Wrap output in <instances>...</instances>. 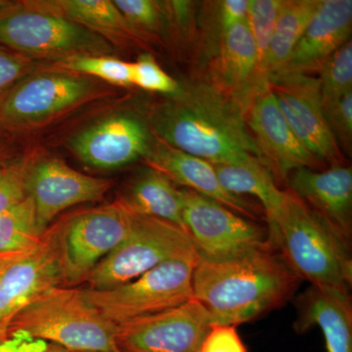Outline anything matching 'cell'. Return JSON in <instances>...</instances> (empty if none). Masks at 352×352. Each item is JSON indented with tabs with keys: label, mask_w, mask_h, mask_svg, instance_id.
Masks as SVG:
<instances>
[{
	"label": "cell",
	"mask_w": 352,
	"mask_h": 352,
	"mask_svg": "<svg viewBox=\"0 0 352 352\" xmlns=\"http://www.w3.org/2000/svg\"><path fill=\"white\" fill-rule=\"evenodd\" d=\"M170 96L153 115V126L164 143L212 164H263L247 129V109L239 101L206 82L180 85Z\"/></svg>",
	"instance_id": "6da1fadb"
},
{
	"label": "cell",
	"mask_w": 352,
	"mask_h": 352,
	"mask_svg": "<svg viewBox=\"0 0 352 352\" xmlns=\"http://www.w3.org/2000/svg\"><path fill=\"white\" fill-rule=\"evenodd\" d=\"M302 280L276 250L270 248L226 261L199 258L193 272V298L212 324L238 326L281 307Z\"/></svg>",
	"instance_id": "7a4b0ae2"
},
{
	"label": "cell",
	"mask_w": 352,
	"mask_h": 352,
	"mask_svg": "<svg viewBox=\"0 0 352 352\" xmlns=\"http://www.w3.org/2000/svg\"><path fill=\"white\" fill-rule=\"evenodd\" d=\"M267 224L268 243L302 281L351 291V243L291 190Z\"/></svg>",
	"instance_id": "3957f363"
},
{
	"label": "cell",
	"mask_w": 352,
	"mask_h": 352,
	"mask_svg": "<svg viewBox=\"0 0 352 352\" xmlns=\"http://www.w3.org/2000/svg\"><path fill=\"white\" fill-rule=\"evenodd\" d=\"M118 326L89 305L82 289H46L16 315L7 338L41 340L72 352L113 351Z\"/></svg>",
	"instance_id": "277c9868"
},
{
	"label": "cell",
	"mask_w": 352,
	"mask_h": 352,
	"mask_svg": "<svg viewBox=\"0 0 352 352\" xmlns=\"http://www.w3.org/2000/svg\"><path fill=\"white\" fill-rule=\"evenodd\" d=\"M0 45L56 63L112 51L110 41L67 18L54 1H8L0 8Z\"/></svg>",
	"instance_id": "5b68a950"
},
{
	"label": "cell",
	"mask_w": 352,
	"mask_h": 352,
	"mask_svg": "<svg viewBox=\"0 0 352 352\" xmlns=\"http://www.w3.org/2000/svg\"><path fill=\"white\" fill-rule=\"evenodd\" d=\"M135 212L120 199L112 204L78 210L48 228L57 254L63 286L85 283L90 273L122 242Z\"/></svg>",
	"instance_id": "8992f818"
},
{
	"label": "cell",
	"mask_w": 352,
	"mask_h": 352,
	"mask_svg": "<svg viewBox=\"0 0 352 352\" xmlns=\"http://www.w3.org/2000/svg\"><path fill=\"white\" fill-rule=\"evenodd\" d=\"M198 252L188 234L166 220L135 212L131 232L87 277V289L116 288L160 264L176 259L198 261Z\"/></svg>",
	"instance_id": "52a82bcc"
},
{
	"label": "cell",
	"mask_w": 352,
	"mask_h": 352,
	"mask_svg": "<svg viewBox=\"0 0 352 352\" xmlns=\"http://www.w3.org/2000/svg\"><path fill=\"white\" fill-rule=\"evenodd\" d=\"M198 261H166L116 288L82 289L87 302L120 326L168 311L193 298V272Z\"/></svg>",
	"instance_id": "ba28073f"
},
{
	"label": "cell",
	"mask_w": 352,
	"mask_h": 352,
	"mask_svg": "<svg viewBox=\"0 0 352 352\" xmlns=\"http://www.w3.org/2000/svg\"><path fill=\"white\" fill-rule=\"evenodd\" d=\"M182 195L183 222L200 258L232 261L272 248L267 230L252 220L192 190Z\"/></svg>",
	"instance_id": "9c48e42d"
},
{
	"label": "cell",
	"mask_w": 352,
	"mask_h": 352,
	"mask_svg": "<svg viewBox=\"0 0 352 352\" xmlns=\"http://www.w3.org/2000/svg\"><path fill=\"white\" fill-rule=\"evenodd\" d=\"M89 76L71 72L30 76L18 83L0 104V127L10 131L56 117L94 96Z\"/></svg>",
	"instance_id": "30bf717a"
},
{
	"label": "cell",
	"mask_w": 352,
	"mask_h": 352,
	"mask_svg": "<svg viewBox=\"0 0 352 352\" xmlns=\"http://www.w3.org/2000/svg\"><path fill=\"white\" fill-rule=\"evenodd\" d=\"M212 325L195 298L180 307L118 326L117 346L124 352H200Z\"/></svg>",
	"instance_id": "8fae6325"
},
{
	"label": "cell",
	"mask_w": 352,
	"mask_h": 352,
	"mask_svg": "<svg viewBox=\"0 0 352 352\" xmlns=\"http://www.w3.org/2000/svg\"><path fill=\"white\" fill-rule=\"evenodd\" d=\"M268 85L287 124L317 162L340 164V151L324 117L319 78L302 74L273 76Z\"/></svg>",
	"instance_id": "7c38bea8"
},
{
	"label": "cell",
	"mask_w": 352,
	"mask_h": 352,
	"mask_svg": "<svg viewBox=\"0 0 352 352\" xmlns=\"http://www.w3.org/2000/svg\"><path fill=\"white\" fill-rule=\"evenodd\" d=\"M113 185L112 179L85 175L61 160H43L28 168L27 193L34 201L38 235L43 237L60 212L101 201Z\"/></svg>",
	"instance_id": "4fadbf2b"
},
{
	"label": "cell",
	"mask_w": 352,
	"mask_h": 352,
	"mask_svg": "<svg viewBox=\"0 0 352 352\" xmlns=\"http://www.w3.org/2000/svg\"><path fill=\"white\" fill-rule=\"evenodd\" d=\"M57 286H63V277L45 232L36 248L13 256L0 270V340H7L9 326L23 308Z\"/></svg>",
	"instance_id": "5bb4252c"
},
{
	"label": "cell",
	"mask_w": 352,
	"mask_h": 352,
	"mask_svg": "<svg viewBox=\"0 0 352 352\" xmlns=\"http://www.w3.org/2000/svg\"><path fill=\"white\" fill-rule=\"evenodd\" d=\"M248 109V126L254 134L264 166L275 180L288 182L293 171L316 166V159L289 129L270 85L254 95Z\"/></svg>",
	"instance_id": "9a60e30c"
},
{
	"label": "cell",
	"mask_w": 352,
	"mask_h": 352,
	"mask_svg": "<svg viewBox=\"0 0 352 352\" xmlns=\"http://www.w3.org/2000/svg\"><path fill=\"white\" fill-rule=\"evenodd\" d=\"M151 138L144 124L129 116H116L80 132L69 142L76 157L94 168L112 170L149 154Z\"/></svg>",
	"instance_id": "2e32d148"
},
{
	"label": "cell",
	"mask_w": 352,
	"mask_h": 352,
	"mask_svg": "<svg viewBox=\"0 0 352 352\" xmlns=\"http://www.w3.org/2000/svg\"><path fill=\"white\" fill-rule=\"evenodd\" d=\"M351 0H322L288 61L273 76L320 72L333 53L351 41Z\"/></svg>",
	"instance_id": "e0dca14e"
},
{
	"label": "cell",
	"mask_w": 352,
	"mask_h": 352,
	"mask_svg": "<svg viewBox=\"0 0 352 352\" xmlns=\"http://www.w3.org/2000/svg\"><path fill=\"white\" fill-rule=\"evenodd\" d=\"M289 189L347 241L352 234V170L340 164L324 171L298 168L289 175Z\"/></svg>",
	"instance_id": "ac0fdd59"
},
{
	"label": "cell",
	"mask_w": 352,
	"mask_h": 352,
	"mask_svg": "<svg viewBox=\"0 0 352 352\" xmlns=\"http://www.w3.org/2000/svg\"><path fill=\"white\" fill-rule=\"evenodd\" d=\"M145 159L149 168L164 173L173 183L219 201L243 217L256 219V206L245 197L233 195L222 188L214 164L208 161L175 149L161 139L152 143Z\"/></svg>",
	"instance_id": "d6986e66"
},
{
	"label": "cell",
	"mask_w": 352,
	"mask_h": 352,
	"mask_svg": "<svg viewBox=\"0 0 352 352\" xmlns=\"http://www.w3.org/2000/svg\"><path fill=\"white\" fill-rule=\"evenodd\" d=\"M294 329L305 333L320 329L327 352H352V302L349 292L309 287L296 298Z\"/></svg>",
	"instance_id": "ffe728a7"
},
{
	"label": "cell",
	"mask_w": 352,
	"mask_h": 352,
	"mask_svg": "<svg viewBox=\"0 0 352 352\" xmlns=\"http://www.w3.org/2000/svg\"><path fill=\"white\" fill-rule=\"evenodd\" d=\"M217 87L245 109L266 85L259 72L258 50L248 20L223 32L217 67Z\"/></svg>",
	"instance_id": "44dd1931"
},
{
	"label": "cell",
	"mask_w": 352,
	"mask_h": 352,
	"mask_svg": "<svg viewBox=\"0 0 352 352\" xmlns=\"http://www.w3.org/2000/svg\"><path fill=\"white\" fill-rule=\"evenodd\" d=\"M120 200L136 214L166 220L186 232L182 189L154 168H149L139 175Z\"/></svg>",
	"instance_id": "7402d4cb"
},
{
	"label": "cell",
	"mask_w": 352,
	"mask_h": 352,
	"mask_svg": "<svg viewBox=\"0 0 352 352\" xmlns=\"http://www.w3.org/2000/svg\"><path fill=\"white\" fill-rule=\"evenodd\" d=\"M220 185L233 195L256 197L265 212L266 220L274 219L283 204L285 191L278 188L276 180L261 162L235 166L214 164Z\"/></svg>",
	"instance_id": "603a6c76"
},
{
	"label": "cell",
	"mask_w": 352,
	"mask_h": 352,
	"mask_svg": "<svg viewBox=\"0 0 352 352\" xmlns=\"http://www.w3.org/2000/svg\"><path fill=\"white\" fill-rule=\"evenodd\" d=\"M322 0H286L278 18L268 50L263 76L265 83L276 75L291 56L296 44L320 7Z\"/></svg>",
	"instance_id": "cb8c5ba5"
},
{
	"label": "cell",
	"mask_w": 352,
	"mask_h": 352,
	"mask_svg": "<svg viewBox=\"0 0 352 352\" xmlns=\"http://www.w3.org/2000/svg\"><path fill=\"white\" fill-rule=\"evenodd\" d=\"M54 3L69 20L107 41H127L136 36L135 30L110 0H58Z\"/></svg>",
	"instance_id": "d4e9b609"
},
{
	"label": "cell",
	"mask_w": 352,
	"mask_h": 352,
	"mask_svg": "<svg viewBox=\"0 0 352 352\" xmlns=\"http://www.w3.org/2000/svg\"><path fill=\"white\" fill-rule=\"evenodd\" d=\"M41 238L31 197L0 214V254H24L36 248Z\"/></svg>",
	"instance_id": "484cf974"
},
{
	"label": "cell",
	"mask_w": 352,
	"mask_h": 352,
	"mask_svg": "<svg viewBox=\"0 0 352 352\" xmlns=\"http://www.w3.org/2000/svg\"><path fill=\"white\" fill-rule=\"evenodd\" d=\"M55 65L62 71L95 76L119 87L132 85L131 63L107 55L71 57Z\"/></svg>",
	"instance_id": "4316f807"
},
{
	"label": "cell",
	"mask_w": 352,
	"mask_h": 352,
	"mask_svg": "<svg viewBox=\"0 0 352 352\" xmlns=\"http://www.w3.org/2000/svg\"><path fill=\"white\" fill-rule=\"evenodd\" d=\"M319 73L322 106L332 103L352 91L351 41L336 51Z\"/></svg>",
	"instance_id": "83f0119b"
},
{
	"label": "cell",
	"mask_w": 352,
	"mask_h": 352,
	"mask_svg": "<svg viewBox=\"0 0 352 352\" xmlns=\"http://www.w3.org/2000/svg\"><path fill=\"white\" fill-rule=\"evenodd\" d=\"M286 0H251L248 23L258 50L259 72L264 85L263 72L266 56L278 18L283 10Z\"/></svg>",
	"instance_id": "f1b7e54d"
},
{
	"label": "cell",
	"mask_w": 352,
	"mask_h": 352,
	"mask_svg": "<svg viewBox=\"0 0 352 352\" xmlns=\"http://www.w3.org/2000/svg\"><path fill=\"white\" fill-rule=\"evenodd\" d=\"M132 85L159 94L173 95L180 85L168 76L155 61L151 55L144 54L131 63Z\"/></svg>",
	"instance_id": "f546056e"
},
{
	"label": "cell",
	"mask_w": 352,
	"mask_h": 352,
	"mask_svg": "<svg viewBox=\"0 0 352 352\" xmlns=\"http://www.w3.org/2000/svg\"><path fill=\"white\" fill-rule=\"evenodd\" d=\"M34 68L30 58L0 45V104L18 83L32 75Z\"/></svg>",
	"instance_id": "4dcf8cb0"
},
{
	"label": "cell",
	"mask_w": 352,
	"mask_h": 352,
	"mask_svg": "<svg viewBox=\"0 0 352 352\" xmlns=\"http://www.w3.org/2000/svg\"><path fill=\"white\" fill-rule=\"evenodd\" d=\"M324 117L331 133L346 150L351 149L352 139V91L338 100L323 106Z\"/></svg>",
	"instance_id": "1f68e13d"
},
{
	"label": "cell",
	"mask_w": 352,
	"mask_h": 352,
	"mask_svg": "<svg viewBox=\"0 0 352 352\" xmlns=\"http://www.w3.org/2000/svg\"><path fill=\"white\" fill-rule=\"evenodd\" d=\"M27 170L22 164H0V214L27 198Z\"/></svg>",
	"instance_id": "d6a6232c"
},
{
	"label": "cell",
	"mask_w": 352,
	"mask_h": 352,
	"mask_svg": "<svg viewBox=\"0 0 352 352\" xmlns=\"http://www.w3.org/2000/svg\"><path fill=\"white\" fill-rule=\"evenodd\" d=\"M200 352H248L237 326L212 324L201 344Z\"/></svg>",
	"instance_id": "836d02e7"
},
{
	"label": "cell",
	"mask_w": 352,
	"mask_h": 352,
	"mask_svg": "<svg viewBox=\"0 0 352 352\" xmlns=\"http://www.w3.org/2000/svg\"><path fill=\"white\" fill-rule=\"evenodd\" d=\"M115 6L119 9L132 28L141 29H156L159 17L156 4L150 0H115Z\"/></svg>",
	"instance_id": "e575fe53"
},
{
	"label": "cell",
	"mask_w": 352,
	"mask_h": 352,
	"mask_svg": "<svg viewBox=\"0 0 352 352\" xmlns=\"http://www.w3.org/2000/svg\"><path fill=\"white\" fill-rule=\"evenodd\" d=\"M251 0H224L219 4V22L222 32L248 20Z\"/></svg>",
	"instance_id": "d590c367"
},
{
	"label": "cell",
	"mask_w": 352,
	"mask_h": 352,
	"mask_svg": "<svg viewBox=\"0 0 352 352\" xmlns=\"http://www.w3.org/2000/svg\"><path fill=\"white\" fill-rule=\"evenodd\" d=\"M0 349L3 352H72L59 344L45 340L15 337L7 338L0 342Z\"/></svg>",
	"instance_id": "8d00e7d4"
},
{
	"label": "cell",
	"mask_w": 352,
	"mask_h": 352,
	"mask_svg": "<svg viewBox=\"0 0 352 352\" xmlns=\"http://www.w3.org/2000/svg\"><path fill=\"white\" fill-rule=\"evenodd\" d=\"M3 131V129L0 127V161H2L6 156L7 149L6 139L4 138Z\"/></svg>",
	"instance_id": "74e56055"
},
{
	"label": "cell",
	"mask_w": 352,
	"mask_h": 352,
	"mask_svg": "<svg viewBox=\"0 0 352 352\" xmlns=\"http://www.w3.org/2000/svg\"><path fill=\"white\" fill-rule=\"evenodd\" d=\"M15 256H17V254H13V256H11V254H0V270L6 265L7 261H10V259Z\"/></svg>",
	"instance_id": "f35d334b"
},
{
	"label": "cell",
	"mask_w": 352,
	"mask_h": 352,
	"mask_svg": "<svg viewBox=\"0 0 352 352\" xmlns=\"http://www.w3.org/2000/svg\"><path fill=\"white\" fill-rule=\"evenodd\" d=\"M8 3V1L7 0H0V8H1L2 6H6V4Z\"/></svg>",
	"instance_id": "ab89813d"
},
{
	"label": "cell",
	"mask_w": 352,
	"mask_h": 352,
	"mask_svg": "<svg viewBox=\"0 0 352 352\" xmlns=\"http://www.w3.org/2000/svg\"><path fill=\"white\" fill-rule=\"evenodd\" d=\"M89 352H124L120 351V349H118V351H89Z\"/></svg>",
	"instance_id": "60d3db41"
},
{
	"label": "cell",
	"mask_w": 352,
	"mask_h": 352,
	"mask_svg": "<svg viewBox=\"0 0 352 352\" xmlns=\"http://www.w3.org/2000/svg\"><path fill=\"white\" fill-rule=\"evenodd\" d=\"M3 342V340H0V342ZM0 352H3L1 351V349H0Z\"/></svg>",
	"instance_id": "b9f144b4"
}]
</instances>
